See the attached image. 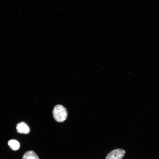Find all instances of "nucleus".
Returning a JSON list of instances; mask_svg holds the SVG:
<instances>
[{
    "instance_id": "nucleus-1",
    "label": "nucleus",
    "mask_w": 159,
    "mask_h": 159,
    "mask_svg": "<svg viewBox=\"0 0 159 159\" xmlns=\"http://www.w3.org/2000/svg\"><path fill=\"white\" fill-rule=\"evenodd\" d=\"M53 115L54 118L56 121L61 122L66 120L67 113L66 108L63 106L58 105L54 107Z\"/></svg>"
},
{
    "instance_id": "nucleus-2",
    "label": "nucleus",
    "mask_w": 159,
    "mask_h": 159,
    "mask_svg": "<svg viewBox=\"0 0 159 159\" xmlns=\"http://www.w3.org/2000/svg\"><path fill=\"white\" fill-rule=\"evenodd\" d=\"M125 154V150L121 149H116L110 152L105 159H122Z\"/></svg>"
},
{
    "instance_id": "nucleus-3",
    "label": "nucleus",
    "mask_w": 159,
    "mask_h": 159,
    "mask_svg": "<svg viewBox=\"0 0 159 159\" xmlns=\"http://www.w3.org/2000/svg\"><path fill=\"white\" fill-rule=\"evenodd\" d=\"M16 129L18 132L27 134L30 132V128L25 122H22L18 123L16 125Z\"/></svg>"
},
{
    "instance_id": "nucleus-4",
    "label": "nucleus",
    "mask_w": 159,
    "mask_h": 159,
    "mask_svg": "<svg viewBox=\"0 0 159 159\" xmlns=\"http://www.w3.org/2000/svg\"><path fill=\"white\" fill-rule=\"evenodd\" d=\"M22 159H39L37 155L33 151H26L23 155Z\"/></svg>"
},
{
    "instance_id": "nucleus-5",
    "label": "nucleus",
    "mask_w": 159,
    "mask_h": 159,
    "mask_svg": "<svg viewBox=\"0 0 159 159\" xmlns=\"http://www.w3.org/2000/svg\"><path fill=\"white\" fill-rule=\"evenodd\" d=\"M8 145L10 148L14 150H16L20 147V143L18 141L15 140H11L8 142Z\"/></svg>"
}]
</instances>
